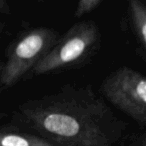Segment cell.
I'll return each mask as SVG.
<instances>
[{
  "label": "cell",
  "mask_w": 146,
  "mask_h": 146,
  "mask_svg": "<svg viewBox=\"0 0 146 146\" xmlns=\"http://www.w3.org/2000/svg\"><path fill=\"white\" fill-rule=\"evenodd\" d=\"M9 124L55 146H116L128 126L91 84L71 83L19 104Z\"/></svg>",
  "instance_id": "cell-1"
},
{
  "label": "cell",
  "mask_w": 146,
  "mask_h": 146,
  "mask_svg": "<svg viewBox=\"0 0 146 146\" xmlns=\"http://www.w3.org/2000/svg\"><path fill=\"white\" fill-rule=\"evenodd\" d=\"M102 35L94 20L76 22L60 35L57 42L45 57L34 67L30 79L34 76L59 74L86 66L101 48Z\"/></svg>",
  "instance_id": "cell-2"
},
{
  "label": "cell",
  "mask_w": 146,
  "mask_h": 146,
  "mask_svg": "<svg viewBox=\"0 0 146 146\" xmlns=\"http://www.w3.org/2000/svg\"><path fill=\"white\" fill-rule=\"evenodd\" d=\"M60 37L49 27H34L19 33L7 46L2 62L0 89H8L23 80L30 79L34 67L51 50Z\"/></svg>",
  "instance_id": "cell-3"
},
{
  "label": "cell",
  "mask_w": 146,
  "mask_h": 146,
  "mask_svg": "<svg viewBox=\"0 0 146 146\" xmlns=\"http://www.w3.org/2000/svg\"><path fill=\"white\" fill-rule=\"evenodd\" d=\"M99 91L104 100L145 128L146 78L140 71L119 67L104 78Z\"/></svg>",
  "instance_id": "cell-4"
},
{
  "label": "cell",
  "mask_w": 146,
  "mask_h": 146,
  "mask_svg": "<svg viewBox=\"0 0 146 146\" xmlns=\"http://www.w3.org/2000/svg\"><path fill=\"white\" fill-rule=\"evenodd\" d=\"M128 25L136 44V53L145 61L146 55V5L142 0H129L127 2Z\"/></svg>",
  "instance_id": "cell-5"
},
{
  "label": "cell",
  "mask_w": 146,
  "mask_h": 146,
  "mask_svg": "<svg viewBox=\"0 0 146 146\" xmlns=\"http://www.w3.org/2000/svg\"><path fill=\"white\" fill-rule=\"evenodd\" d=\"M0 146H55L46 139L11 124L0 126Z\"/></svg>",
  "instance_id": "cell-6"
},
{
  "label": "cell",
  "mask_w": 146,
  "mask_h": 146,
  "mask_svg": "<svg viewBox=\"0 0 146 146\" xmlns=\"http://www.w3.org/2000/svg\"><path fill=\"white\" fill-rule=\"evenodd\" d=\"M103 0H80L74 11V16L76 18L85 16L97 9L100 5L103 4Z\"/></svg>",
  "instance_id": "cell-7"
},
{
  "label": "cell",
  "mask_w": 146,
  "mask_h": 146,
  "mask_svg": "<svg viewBox=\"0 0 146 146\" xmlns=\"http://www.w3.org/2000/svg\"><path fill=\"white\" fill-rule=\"evenodd\" d=\"M116 146H146L145 132H133L124 135Z\"/></svg>",
  "instance_id": "cell-8"
},
{
  "label": "cell",
  "mask_w": 146,
  "mask_h": 146,
  "mask_svg": "<svg viewBox=\"0 0 146 146\" xmlns=\"http://www.w3.org/2000/svg\"><path fill=\"white\" fill-rule=\"evenodd\" d=\"M0 14L3 15H11V8L10 5L8 4L7 1L5 0H0Z\"/></svg>",
  "instance_id": "cell-9"
},
{
  "label": "cell",
  "mask_w": 146,
  "mask_h": 146,
  "mask_svg": "<svg viewBox=\"0 0 146 146\" xmlns=\"http://www.w3.org/2000/svg\"><path fill=\"white\" fill-rule=\"evenodd\" d=\"M5 28H6V26H5L4 21H3L2 19L0 18V38H1V37L3 36V34H4Z\"/></svg>",
  "instance_id": "cell-10"
},
{
  "label": "cell",
  "mask_w": 146,
  "mask_h": 146,
  "mask_svg": "<svg viewBox=\"0 0 146 146\" xmlns=\"http://www.w3.org/2000/svg\"><path fill=\"white\" fill-rule=\"evenodd\" d=\"M1 70H2V62L0 61V76H1Z\"/></svg>",
  "instance_id": "cell-11"
}]
</instances>
